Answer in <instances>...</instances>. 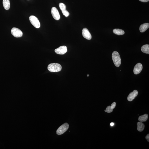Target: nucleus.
Wrapping results in <instances>:
<instances>
[{
  "label": "nucleus",
  "instance_id": "10",
  "mask_svg": "<svg viewBox=\"0 0 149 149\" xmlns=\"http://www.w3.org/2000/svg\"><path fill=\"white\" fill-rule=\"evenodd\" d=\"M138 91L137 90H134L130 93L127 97V99L130 101H131L135 99L138 94Z\"/></svg>",
  "mask_w": 149,
  "mask_h": 149
},
{
  "label": "nucleus",
  "instance_id": "20",
  "mask_svg": "<svg viewBox=\"0 0 149 149\" xmlns=\"http://www.w3.org/2000/svg\"><path fill=\"white\" fill-rule=\"evenodd\" d=\"M116 102H114L111 105V107H112V108L113 109H114L115 107L116 106Z\"/></svg>",
  "mask_w": 149,
  "mask_h": 149
},
{
  "label": "nucleus",
  "instance_id": "23",
  "mask_svg": "<svg viewBox=\"0 0 149 149\" xmlns=\"http://www.w3.org/2000/svg\"><path fill=\"white\" fill-rule=\"evenodd\" d=\"M114 125V124L113 123H111L110 124V125L111 126H113Z\"/></svg>",
  "mask_w": 149,
  "mask_h": 149
},
{
  "label": "nucleus",
  "instance_id": "22",
  "mask_svg": "<svg viewBox=\"0 0 149 149\" xmlns=\"http://www.w3.org/2000/svg\"><path fill=\"white\" fill-rule=\"evenodd\" d=\"M139 0L143 2H147L149 1V0Z\"/></svg>",
  "mask_w": 149,
  "mask_h": 149
},
{
  "label": "nucleus",
  "instance_id": "17",
  "mask_svg": "<svg viewBox=\"0 0 149 149\" xmlns=\"http://www.w3.org/2000/svg\"><path fill=\"white\" fill-rule=\"evenodd\" d=\"M60 9L61 11L65 10L66 9V5L63 3H60L59 4Z\"/></svg>",
  "mask_w": 149,
  "mask_h": 149
},
{
  "label": "nucleus",
  "instance_id": "13",
  "mask_svg": "<svg viewBox=\"0 0 149 149\" xmlns=\"http://www.w3.org/2000/svg\"><path fill=\"white\" fill-rule=\"evenodd\" d=\"M141 50L144 53L149 54V45L146 44L144 45L141 47Z\"/></svg>",
  "mask_w": 149,
  "mask_h": 149
},
{
  "label": "nucleus",
  "instance_id": "3",
  "mask_svg": "<svg viewBox=\"0 0 149 149\" xmlns=\"http://www.w3.org/2000/svg\"><path fill=\"white\" fill-rule=\"evenodd\" d=\"M69 125L67 123H65L61 125L56 131V133L58 135L63 134L69 129Z\"/></svg>",
  "mask_w": 149,
  "mask_h": 149
},
{
  "label": "nucleus",
  "instance_id": "14",
  "mask_svg": "<svg viewBox=\"0 0 149 149\" xmlns=\"http://www.w3.org/2000/svg\"><path fill=\"white\" fill-rule=\"evenodd\" d=\"M137 130L139 132L142 131L144 129L145 126L142 122H139L137 123Z\"/></svg>",
  "mask_w": 149,
  "mask_h": 149
},
{
  "label": "nucleus",
  "instance_id": "2",
  "mask_svg": "<svg viewBox=\"0 0 149 149\" xmlns=\"http://www.w3.org/2000/svg\"><path fill=\"white\" fill-rule=\"evenodd\" d=\"M112 58L115 65L117 67H119L121 64V59L118 52L116 51L113 52L112 54Z\"/></svg>",
  "mask_w": 149,
  "mask_h": 149
},
{
  "label": "nucleus",
  "instance_id": "24",
  "mask_svg": "<svg viewBox=\"0 0 149 149\" xmlns=\"http://www.w3.org/2000/svg\"><path fill=\"white\" fill-rule=\"evenodd\" d=\"M89 76V75L88 74V75H87V76L88 77Z\"/></svg>",
  "mask_w": 149,
  "mask_h": 149
},
{
  "label": "nucleus",
  "instance_id": "1",
  "mask_svg": "<svg viewBox=\"0 0 149 149\" xmlns=\"http://www.w3.org/2000/svg\"><path fill=\"white\" fill-rule=\"evenodd\" d=\"M62 67L60 64L56 63L50 64L48 66V69L52 72H58L61 70Z\"/></svg>",
  "mask_w": 149,
  "mask_h": 149
},
{
  "label": "nucleus",
  "instance_id": "25",
  "mask_svg": "<svg viewBox=\"0 0 149 149\" xmlns=\"http://www.w3.org/2000/svg\"><path fill=\"white\" fill-rule=\"evenodd\" d=\"M105 112H106V110H105Z\"/></svg>",
  "mask_w": 149,
  "mask_h": 149
},
{
  "label": "nucleus",
  "instance_id": "12",
  "mask_svg": "<svg viewBox=\"0 0 149 149\" xmlns=\"http://www.w3.org/2000/svg\"><path fill=\"white\" fill-rule=\"evenodd\" d=\"M3 5L6 10H8L10 8V3L9 0H3Z\"/></svg>",
  "mask_w": 149,
  "mask_h": 149
},
{
  "label": "nucleus",
  "instance_id": "9",
  "mask_svg": "<svg viewBox=\"0 0 149 149\" xmlns=\"http://www.w3.org/2000/svg\"><path fill=\"white\" fill-rule=\"evenodd\" d=\"M143 67L142 64L138 63L135 65L134 68L133 72L135 74L137 75L140 73L142 71Z\"/></svg>",
  "mask_w": 149,
  "mask_h": 149
},
{
  "label": "nucleus",
  "instance_id": "11",
  "mask_svg": "<svg viewBox=\"0 0 149 149\" xmlns=\"http://www.w3.org/2000/svg\"><path fill=\"white\" fill-rule=\"evenodd\" d=\"M149 24L148 23H145L141 25L139 27V30L141 32H144L149 29Z\"/></svg>",
  "mask_w": 149,
  "mask_h": 149
},
{
  "label": "nucleus",
  "instance_id": "21",
  "mask_svg": "<svg viewBox=\"0 0 149 149\" xmlns=\"http://www.w3.org/2000/svg\"><path fill=\"white\" fill-rule=\"evenodd\" d=\"M149 134H148L147 135L146 137V138L147 139V141H148V142H149Z\"/></svg>",
  "mask_w": 149,
  "mask_h": 149
},
{
  "label": "nucleus",
  "instance_id": "18",
  "mask_svg": "<svg viewBox=\"0 0 149 149\" xmlns=\"http://www.w3.org/2000/svg\"><path fill=\"white\" fill-rule=\"evenodd\" d=\"M105 110L107 113H110L113 112V109L111 106H109L107 107Z\"/></svg>",
  "mask_w": 149,
  "mask_h": 149
},
{
  "label": "nucleus",
  "instance_id": "5",
  "mask_svg": "<svg viewBox=\"0 0 149 149\" xmlns=\"http://www.w3.org/2000/svg\"><path fill=\"white\" fill-rule=\"evenodd\" d=\"M11 33L14 37L16 38L20 37L23 35V33L18 28H13L11 30Z\"/></svg>",
  "mask_w": 149,
  "mask_h": 149
},
{
  "label": "nucleus",
  "instance_id": "15",
  "mask_svg": "<svg viewBox=\"0 0 149 149\" xmlns=\"http://www.w3.org/2000/svg\"><path fill=\"white\" fill-rule=\"evenodd\" d=\"M148 114H145L139 117L138 118V120L141 122H146L148 120Z\"/></svg>",
  "mask_w": 149,
  "mask_h": 149
},
{
  "label": "nucleus",
  "instance_id": "8",
  "mask_svg": "<svg viewBox=\"0 0 149 149\" xmlns=\"http://www.w3.org/2000/svg\"><path fill=\"white\" fill-rule=\"evenodd\" d=\"M82 34L84 38L88 40H90L92 38L91 34L88 30L86 28H84L82 31Z\"/></svg>",
  "mask_w": 149,
  "mask_h": 149
},
{
  "label": "nucleus",
  "instance_id": "19",
  "mask_svg": "<svg viewBox=\"0 0 149 149\" xmlns=\"http://www.w3.org/2000/svg\"><path fill=\"white\" fill-rule=\"evenodd\" d=\"M62 11L63 14L65 17H67L69 15V13L67 10H66V9L65 10Z\"/></svg>",
  "mask_w": 149,
  "mask_h": 149
},
{
  "label": "nucleus",
  "instance_id": "16",
  "mask_svg": "<svg viewBox=\"0 0 149 149\" xmlns=\"http://www.w3.org/2000/svg\"><path fill=\"white\" fill-rule=\"evenodd\" d=\"M113 32L116 34L118 35H123L124 34V31L120 29H115L113 30Z\"/></svg>",
  "mask_w": 149,
  "mask_h": 149
},
{
  "label": "nucleus",
  "instance_id": "6",
  "mask_svg": "<svg viewBox=\"0 0 149 149\" xmlns=\"http://www.w3.org/2000/svg\"><path fill=\"white\" fill-rule=\"evenodd\" d=\"M51 13L53 18L56 20H59L60 18V15L58 10L56 7H52V9Z\"/></svg>",
  "mask_w": 149,
  "mask_h": 149
},
{
  "label": "nucleus",
  "instance_id": "4",
  "mask_svg": "<svg viewBox=\"0 0 149 149\" xmlns=\"http://www.w3.org/2000/svg\"><path fill=\"white\" fill-rule=\"evenodd\" d=\"M30 22L34 27L37 28L40 27V24L38 19L34 16H31L29 17Z\"/></svg>",
  "mask_w": 149,
  "mask_h": 149
},
{
  "label": "nucleus",
  "instance_id": "7",
  "mask_svg": "<svg viewBox=\"0 0 149 149\" xmlns=\"http://www.w3.org/2000/svg\"><path fill=\"white\" fill-rule=\"evenodd\" d=\"M67 47L65 46H61L59 48L56 49L55 50V52L56 53L60 54L63 55L65 54L67 52Z\"/></svg>",
  "mask_w": 149,
  "mask_h": 149
}]
</instances>
